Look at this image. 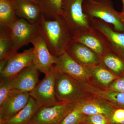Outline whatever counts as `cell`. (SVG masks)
<instances>
[{"label":"cell","mask_w":124,"mask_h":124,"mask_svg":"<svg viewBox=\"0 0 124 124\" xmlns=\"http://www.w3.org/2000/svg\"><path fill=\"white\" fill-rule=\"evenodd\" d=\"M74 103L58 102L51 106H42L32 118L31 124H60L73 109Z\"/></svg>","instance_id":"obj_6"},{"label":"cell","mask_w":124,"mask_h":124,"mask_svg":"<svg viewBox=\"0 0 124 124\" xmlns=\"http://www.w3.org/2000/svg\"><path fill=\"white\" fill-rule=\"evenodd\" d=\"M121 16V19L123 23L124 24V14L120 12Z\"/></svg>","instance_id":"obj_30"},{"label":"cell","mask_w":124,"mask_h":124,"mask_svg":"<svg viewBox=\"0 0 124 124\" xmlns=\"http://www.w3.org/2000/svg\"><path fill=\"white\" fill-rule=\"evenodd\" d=\"M31 43L33 46V64L45 76L48 75L54 69L57 57L51 54L45 39L39 33L34 37Z\"/></svg>","instance_id":"obj_7"},{"label":"cell","mask_w":124,"mask_h":124,"mask_svg":"<svg viewBox=\"0 0 124 124\" xmlns=\"http://www.w3.org/2000/svg\"><path fill=\"white\" fill-rule=\"evenodd\" d=\"M91 26L103 36L112 51L124 59V32L116 31L113 27L98 19H89Z\"/></svg>","instance_id":"obj_10"},{"label":"cell","mask_w":124,"mask_h":124,"mask_svg":"<svg viewBox=\"0 0 124 124\" xmlns=\"http://www.w3.org/2000/svg\"><path fill=\"white\" fill-rule=\"evenodd\" d=\"M38 25L51 54L58 57L65 52L72 37L62 17L50 20L45 17Z\"/></svg>","instance_id":"obj_1"},{"label":"cell","mask_w":124,"mask_h":124,"mask_svg":"<svg viewBox=\"0 0 124 124\" xmlns=\"http://www.w3.org/2000/svg\"><path fill=\"white\" fill-rule=\"evenodd\" d=\"M82 124H111L106 116L101 115H85Z\"/></svg>","instance_id":"obj_27"},{"label":"cell","mask_w":124,"mask_h":124,"mask_svg":"<svg viewBox=\"0 0 124 124\" xmlns=\"http://www.w3.org/2000/svg\"><path fill=\"white\" fill-rule=\"evenodd\" d=\"M63 0H36L46 19L54 20L61 16Z\"/></svg>","instance_id":"obj_23"},{"label":"cell","mask_w":124,"mask_h":124,"mask_svg":"<svg viewBox=\"0 0 124 124\" xmlns=\"http://www.w3.org/2000/svg\"><path fill=\"white\" fill-rule=\"evenodd\" d=\"M72 40L87 46L101 58L111 50L108 42L103 36L93 27L73 37Z\"/></svg>","instance_id":"obj_12"},{"label":"cell","mask_w":124,"mask_h":124,"mask_svg":"<svg viewBox=\"0 0 124 124\" xmlns=\"http://www.w3.org/2000/svg\"><path fill=\"white\" fill-rule=\"evenodd\" d=\"M101 63L118 76L124 75V59L111 50L101 58Z\"/></svg>","instance_id":"obj_22"},{"label":"cell","mask_w":124,"mask_h":124,"mask_svg":"<svg viewBox=\"0 0 124 124\" xmlns=\"http://www.w3.org/2000/svg\"><path fill=\"white\" fill-rule=\"evenodd\" d=\"M122 4H123V7H122V13L124 14V0H122Z\"/></svg>","instance_id":"obj_31"},{"label":"cell","mask_w":124,"mask_h":124,"mask_svg":"<svg viewBox=\"0 0 124 124\" xmlns=\"http://www.w3.org/2000/svg\"><path fill=\"white\" fill-rule=\"evenodd\" d=\"M85 116L83 113L73 109L60 124H82Z\"/></svg>","instance_id":"obj_25"},{"label":"cell","mask_w":124,"mask_h":124,"mask_svg":"<svg viewBox=\"0 0 124 124\" xmlns=\"http://www.w3.org/2000/svg\"><path fill=\"white\" fill-rule=\"evenodd\" d=\"M66 52L73 59L87 69L101 63V58L84 45L72 39L68 43Z\"/></svg>","instance_id":"obj_14"},{"label":"cell","mask_w":124,"mask_h":124,"mask_svg":"<svg viewBox=\"0 0 124 124\" xmlns=\"http://www.w3.org/2000/svg\"><path fill=\"white\" fill-rule=\"evenodd\" d=\"M84 0H63L61 16L72 37L93 27L88 17L83 11Z\"/></svg>","instance_id":"obj_3"},{"label":"cell","mask_w":124,"mask_h":124,"mask_svg":"<svg viewBox=\"0 0 124 124\" xmlns=\"http://www.w3.org/2000/svg\"><path fill=\"white\" fill-rule=\"evenodd\" d=\"M54 68L56 71L66 74L77 80L90 82L88 69L73 59L66 51L58 57Z\"/></svg>","instance_id":"obj_11"},{"label":"cell","mask_w":124,"mask_h":124,"mask_svg":"<svg viewBox=\"0 0 124 124\" xmlns=\"http://www.w3.org/2000/svg\"><path fill=\"white\" fill-rule=\"evenodd\" d=\"M116 108L105 100L91 95L74 103L73 109L85 115H101L108 117Z\"/></svg>","instance_id":"obj_13"},{"label":"cell","mask_w":124,"mask_h":124,"mask_svg":"<svg viewBox=\"0 0 124 124\" xmlns=\"http://www.w3.org/2000/svg\"><path fill=\"white\" fill-rule=\"evenodd\" d=\"M39 72L33 63L25 68L17 75L12 78V90L30 93L39 82Z\"/></svg>","instance_id":"obj_16"},{"label":"cell","mask_w":124,"mask_h":124,"mask_svg":"<svg viewBox=\"0 0 124 124\" xmlns=\"http://www.w3.org/2000/svg\"><path fill=\"white\" fill-rule=\"evenodd\" d=\"M105 88L119 93H124V75L119 76Z\"/></svg>","instance_id":"obj_29"},{"label":"cell","mask_w":124,"mask_h":124,"mask_svg":"<svg viewBox=\"0 0 124 124\" xmlns=\"http://www.w3.org/2000/svg\"><path fill=\"white\" fill-rule=\"evenodd\" d=\"M41 106L31 96L27 104L21 111L11 119L0 124H28Z\"/></svg>","instance_id":"obj_19"},{"label":"cell","mask_w":124,"mask_h":124,"mask_svg":"<svg viewBox=\"0 0 124 124\" xmlns=\"http://www.w3.org/2000/svg\"><path fill=\"white\" fill-rule=\"evenodd\" d=\"M31 0L32 1H34V2H37L36 1V0Z\"/></svg>","instance_id":"obj_32"},{"label":"cell","mask_w":124,"mask_h":124,"mask_svg":"<svg viewBox=\"0 0 124 124\" xmlns=\"http://www.w3.org/2000/svg\"><path fill=\"white\" fill-rule=\"evenodd\" d=\"M8 29L12 50L14 53L31 43L34 37L39 33L38 24H31L19 18Z\"/></svg>","instance_id":"obj_5"},{"label":"cell","mask_w":124,"mask_h":124,"mask_svg":"<svg viewBox=\"0 0 124 124\" xmlns=\"http://www.w3.org/2000/svg\"><path fill=\"white\" fill-rule=\"evenodd\" d=\"M91 78H93L98 85L103 88L108 87L119 76L116 75L100 63L93 67L88 69Z\"/></svg>","instance_id":"obj_20"},{"label":"cell","mask_w":124,"mask_h":124,"mask_svg":"<svg viewBox=\"0 0 124 124\" xmlns=\"http://www.w3.org/2000/svg\"></svg>","instance_id":"obj_34"},{"label":"cell","mask_w":124,"mask_h":124,"mask_svg":"<svg viewBox=\"0 0 124 124\" xmlns=\"http://www.w3.org/2000/svg\"><path fill=\"white\" fill-rule=\"evenodd\" d=\"M31 97L29 93L12 90L0 104V124L11 119L27 104Z\"/></svg>","instance_id":"obj_9"},{"label":"cell","mask_w":124,"mask_h":124,"mask_svg":"<svg viewBox=\"0 0 124 124\" xmlns=\"http://www.w3.org/2000/svg\"><path fill=\"white\" fill-rule=\"evenodd\" d=\"M83 11L89 19H98L111 25L116 31L124 32L120 13L116 11L110 0H84Z\"/></svg>","instance_id":"obj_2"},{"label":"cell","mask_w":124,"mask_h":124,"mask_svg":"<svg viewBox=\"0 0 124 124\" xmlns=\"http://www.w3.org/2000/svg\"><path fill=\"white\" fill-rule=\"evenodd\" d=\"M77 81L81 87L89 94L105 100L116 108H124V93L99 87L91 82Z\"/></svg>","instance_id":"obj_17"},{"label":"cell","mask_w":124,"mask_h":124,"mask_svg":"<svg viewBox=\"0 0 124 124\" xmlns=\"http://www.w3.org/2000/svg\"><path fill=\"white\" fill-rule=\"evenodd\" d=\"M4 0H0V1Z\"/></svg>","instance_id":"obj_33"},{"label":"cell","mask_w":124,"mask_h":124,"mask_svg":"<svg viewBox=\"0 0 124 124\" xmlns=\"http://www.w3.org/2000/svg\"><path fill=\"white\" fill-rule=\"evenodd\" d=\"M13 0L0 1V27L8 29L17 20Z\"/></svg>","instance_id":"obj_21"},{"label":"cell","mask_w":124,"mask_h":124,"mask_svg":"<svg viewBox=\"0 0 124 124\" xmlns=\"http://www.w3.org/2000/svg\"><path fill=\"white\" fill-rule=\"evenodd\" d=\"M56 73L54 69L50 73L45 76L44 78L29 93L31 97L41 106H51L58 102L55 93Z\"/></svg>","instance_id":"obj_8"},{"label":"cell","mask_w":124,"mask_h":124,"mask_svg":"<svg viewBox=\"0 0 124 124\" xmlns=\"http://www.w3.org/2000/svg\"><path fill=\"white\" fill-rule=\"evenodd\" d=\"M55 71V93L58 101L75 103L91 95L81 87L76 80L66 74Z\"/></svg>","instance_id":"obj_4"},{"label":"cell","mask_w":124,"mask_h":124,"mask_svg":"<svg viewBox=\"0 0 124 124\" xmlns=\"http://www.w3.org/2000/svg\"><path fill=\"white\" fill-rule=\"evenodd\" d=\"M12 78H0V104L4 101L9 93L12 90Z\"/></svg>","instance_id":"obj_26"},{"label":"cell","mask_w":124,"mask_h":124,"mask_svg":"<svg viewBox=\"0 0 124 124\" xmlns=\"http://www.w3.org/2000/svg\"><path fill=\"white\" fill-rule=\"evenodd\" d=\"M15 53L12 50L8 29L0 28V60H9Z\"/></svg>","instance_id":"obj_24"},{"label":"cell","mask_w":124,"mask_h":124,"mask_svg":"<svg viewBox=\"0 0 124 124\" xmlns=\"http://www.w3.org/2000/svg\"><path fill=\"white\" fill-rule=\"evenodd\" d=\"M33 48H31L22 53L16 52L9 59L6 66L0 73V78H12L26 67L33 63Z\"/></svg>","instance_id":"obj_15"},{"label":"cell","mask_w":124,"mask_h":124,"mask_svg":"<svg viewBox=\"0 0 124 124\" xmlns=\"http://www.w3.org/2000/svg\"><path fill=\"white\" fill-rule=\"evenodd\" d=\"M108 118L111 124H124V108H116Z\"/></svg>","instance_id":"obj_28"},{"label":"cell","mask_w":124,"mask_h":124,"mask_svg":"<svg viewBox=\"0 0 124 124\" xmlns=\"http://www.w3.org/2000/svg\"><path fill=\"white\" fill-rule=\"evenodd\" d=\"M18 18L23 19L32 24H38L45 17L37 2L31 0H13Z\"/></svg>","instance_id":"obj_18"}]
</instances>
